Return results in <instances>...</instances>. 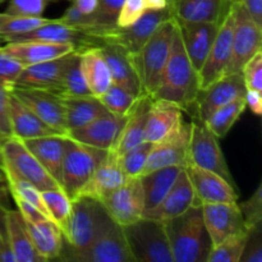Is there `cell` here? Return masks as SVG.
Returning a JSON list of instances; mask_svg holds the SVG:
<instances>
[{
  "label": "cell",
  "instance_id": "cell-1",
  "mask_svg": "<svg viewBox=\"0 0 262 262\" xmlns=\"http://www.w3.org/2000/svg\"><path fill=\"white\" fill-rule=\"evenodd\" d=\"M173 262H207L212 242L204 222L201 204L164 223Z\"/></svg>",
  "mask_w": 262,
  "mask_h": 262
},
{
  "label": "cell",
  "instance_id": "cell-2",
  "mask_svg": "<svg viewBox=\"0 0 262 262\" xmlns=\"http://www.w3.org/2000/svg\"><path fill=\"white\" fill-rule=\"evenodd\" d=\"M199 92V72L189 61L176 26L169 59L152 99H163L174 102L184 112L194 106Z\"/></svg>",
  "mask_w": 262,
  "mask_h": 262
},
{
  "label": "cell",
  "instance_id": "cell-3",
  "mask_svg": "<svg viewBox=\"0 0 262 262\" xmlns=\"http://www.w3.org/2000/svg\"><path fill=\"white\" fill-rule=\"evenodd\" d=\"M112 219L100 201L78 196L72 200V215L64 234L60 260L73 261L76 256L91 247Z\"/></svg>",
  "mask_w": 262,
  "mask_h": 262
},
{
  "label": "cell",
  "instance_id": "cell-4",
  "mask_svg": "<svg viewBox=\"0 0 262 262\" xmlns=\"http://www.w3.org/2000/svg\"><path fill=\"white\" fill-rule=\"evenodd\" d=\"M176 26L173 17L165 19L154 31L142 49L137 54H132L146 96L152 97L160 84L161 76L170 54Z\"/></svg>",
  "mask_w": 262,
  "mask_h": 262
},
{
  "label": "cell",
  "instance_id": "cell-5",
  "mask_svg": "<svg viewBox=\"0 0 262 262\" xmlns=\"http://www.w3.org/2000/svg\"><path fill=\"white\" fill-rule=\"evenodd\" d=\"M0 168L4 177L22 179L40 191L61 188L38 163L25 142L15 137L8 138L0 143Z\"/></svg>",
  "mask_w": 262,
  "mask_h": 262
},
{
  "label": "cell",
  "instance_id": "cell-6",
  "mask_svg": "<svg viewBox=\"0 0 262 262\" xmlns=\"http://www.w3.org/2000/svg\"><path fill=\"white\" fill-rule=\"evenodd\" d=\"M123 230L136 262H173L164 223L142 216Z\"/></svg>",
  "mask_w": 262,
  "mask_h": 262
},
{
  "label": "cell",
  "instance_id": "cell-7",
  "mask_svg": "<svg viewBox=\"0 0 262 262\" xmlns=\"http://www.w3.org/2000/svg\"><path fill=\"white\" fill-rule=\"evenodd\" d=\"M106 155V150L84 145L67 136L61 187L72 200L78 194Z\"/></svg>",
  "mask_w": 262,
  "mask_h": 262
},
{
  "label": "cell",
  "instance_id": "cell-8",
  "mask_svg": "<svg viewBox=\"0 0 262 262\" xmlns=\"http://www.w3.org/2000/svg\"><path fill=\"white\" fill-rule=\"evenodd\" d=\"M170 17L171 14L168 7L165 9L158 10L147 9L135 23L127 27L114 26L112 28L90 31L87 33L92 38H95L96 45L115 43L124 48L130 54H137L152 35L154 31L159 27V25Z\"/></svg>",
  "mask_w": 262,
  "mask_h": 262
},
{
  "label": "cell",
  "instance_id": "cell-9",
  "mask_svg": "<svg viewBox=\"0 0 262 262\" xmlns=\"http://www.w3.org/2000/svg\"><path fill=\"white\" fill-rule=\"evenodd\" d=\"M188 164L214 171L234 184L232 173L219 145V138L200 120L191 123Z\"/></svg>",
  "mask_w": 262,
  "mask_h": 262
},
{
  "label": "cell",
  "instance_id": "cell-10",
  "mask_svg": "<svg viewBox=\"0 0 262 262\" xmlns=\"http://www.w3.org/2000/svg\"><path fill=\"white\" fill-rule=\"evenodd\" d=\"M234 13V31H233L232 56L225 69V74L241 73L245 64L261 51L262 28L258 27L241 3H232Z\"/></svg>",
  "mask_w": 262,
  "mask_h": 262
},
{
  "label": "cell",
  "instance_id": "cell-11",
  "mask_svg": "<svg viewBox=\"0 0 262 262\" xmlns=\"http://www.w3.org/2000/svg\"><path fill=\"white\" fill-rule=\"evenodd\" d=\"M110 219L117 224H132L143 216L145 199L140 177H128L127 181L101 201Z\"/></svg>",
  "mask_w": 262,
  "mask_h": 262
},
{
  "label": "cell",
  "instance_id": "cell-12",
  "mask_svg": "<svg viewBox=\"0 0 262 262\" xmlns=\"http://www.w3.org/2000/svg\"><path fill=\"white\" fill-rule=\"evenodd\" d=\"M233 31H234V13H233V7L230 5L229 12L222 20L219 32L210 49L209 55L199 71L200 90L207 89L210 84L224 76L225 69L232 56Z\"/></svg>",
  "mask_w": 262,
  "mask_h": 262
},
{
  "label": "cell",
  "instance_id": "cell-13",
  "mask_svg": "<svg viewBox=\"0 0 262 262\" xmlns=\"http://www.w3.org/2000/svg\"><path fill=\"white\" fill-rule=\"evenodd\" d=\"M247 89L243 81L242 73L225 74L207 89L200 90L194 102L196 117L200 122H206L210 115L219 107L229 104L239 97H245Z\"/></svg>",
  "mask_w": 262,
  "mask_h": 262
},
{
  "label": "cell",
  "instance_id": "cell-14",
  "mask_svg": "<svg viewBox=\"0 0 262 262\" xmlns=\"http://www.w3.org/2000/svg\"><path fill=\"white\" fill-rule=\"evenodd\" d=\"M77 262H136L122 225L112 220L104 232L84 252L73 258Z\"/></svg>",
  "mask_w": 262,
  "mask_h": 262
},
{
  "label": "cell",
  "instance_id": "cell-15",
  "mask_svg": "<svg viewBox=\"0 0 262 262\" xmlns=\"http://www.w3.org/2000/svg\"><path fill=\"white\" fill-rule=\"evenodd\" d=\"M189 135L191 123L183 122L170 136L152 143L142 174L166 166H186L188 164Z\"/></svg>",
  "mask_w": 262,
  "mask_h": 262
},
{
  "label": "cell",
  "instance_id": "cell-16",
  "mask_svg": "<svg viewBox=\"0 0 262 262\" xmlns=\"http://www.w3.org/2000/svg\"><path fill=\"white\" fill-rule=\"evenodd\" d=\"M23 104L30 107L40 119L60 135L67 136L66 119L61 99L58 94L41 89L15 86L10 90Z\"/></svg>",
  "mask_w": 262,
  "mask_h": 262
},
{
  "label": "cell",
  "instance_id": "cell-17",
  "mask_svg": "<svg viewBox=\"0 0 262 262\" xmlns=\"http://www.w3.org/2000/svg\"><path fill=\"white\" fill-rule=\"evenodd\" d=\"M187 174L200 204H237L238 193L234 184L207 169L187 164Z\"/></svg>",
  "mask_w": 262,
  "mask_h": 262
},
{
  "label": "cell",
  "instance_id": "cell-18",
  "mask_svg": "<svg viewBox=\"0 0 262 262\" xmlns=\"http://www.w3.org/2000/svg\"><path fill=\"white\" fill-rule=\"evenodd\" d=\"M201 206L204 222L212 246H216L217 243L235 233L248 230L238 207V202L237 204H227V202L201 204Z\"/></svg>",
  "mask_w": 262,
  "mask_h": 262
},
{
  "label": "cell",
  "instance_id": "cell-19",
  "mask_svg": "<svg viewBox=\"0 0 262 262\" xmlns=\"http://www.w3.org/2000/svg\"><path fill=\"white\" fill-rule=\"evenodd\" d=\"M183 48L189 61L197 72L201 69L216 38L222 23L176 22Z\"/></svg>",
  "mask_w": 262,
  "mask_h": 262
},
{
  "label": "cell",
  "instance_id": "cell-20",
  "mask_svg": "<svg viewBox=\"0 0 262 262\" xmlns=\"http://www.w3.org/2000/svg\"><path fill=\"white\" fill-rule=\"evenodd\" d=\"M128 177L120 164V155L115 151H107V155L100 163L91 178L82 187L76 197L83 196L101 202L118 187L122 186ZM74 197V199H76Z\"/></svg>",
  "mask_w": 262,
  "mask_h": 262
},
{
  "label": "cell",
  "instance_id": "cell-21",
  "mask_svg": "<svg viewBox=\"0 0 262 262\" xmlns=\"http://www.w3.org/2000/svg\"><path fill=\"white\" fill-rule=\"evenodd\" d=\"M128 114L117 115L112 113L101 115L84 127L68 133V137L101 150L112 151L117 143L119 133L127 120Z\"/></svg>",
  "mask_w": 262,
  "mask_h": 262
},
{
  "label": "cell",
  "instance_id": "cell-22",
  "mask_svg": "<svg viewBox=\"0 0 262 262\" xmlns=\"http://www.w3.org/2000/svg\"><path fill=\"white\" fill-rule=\"evenodd\" d=\"M196 204H200V202L197 201L193 187H192L186 166H184L165 197L154 209L146 211L143 214V217L165 223L169 219H173V217L186 212L189 207Z\"/></svg>",
  "mask_w": 262,
  "mask_h": 262
},
{
  "label": "cell",
  "instance_id": "cell-23",
  "mask_svg": "<svg viewBox=\"0 0 262 262\" xmlns=\"http://www.w3.org/2000/svg\"><path fill=\"white\" fill-rule=\"evenodd\" d=\"M5 42H18V41H43V42H58V43H73L78 49L86 46L96 45L95 38L89 33L81 30L71 27L66 23L56 19H50L49 22L28 31V32L13 35L3 38Z\"/></svg>",
  "mask_w": 262,
  "mask_h": 262
},
{
  "label": "cell",
  "instance_id": "cell-24",
  "mask_svg": "<svg viewBox=\"0 0 262 262\" xmlns=\"http://www.w3.org/2000/svg\"><path fill=\"white\" fill-rule=\"evenodd\" d=\"M97 46L109 66L113 83L127 90L135 97L145 96L132 54L115 43H99Z\"/></svg>",
  "mask_w": 262,
  "mask_h": 262
},
{
  "label": "cell",
  "instance_id": "cell-25",
  "mask_svg": "<svg viewBox=\"0 0 262 262\" xmlns=\"http://www.w3.org/2000/svg\"><path fill=\"white\" fill-rule=\"evenodd\" d=\"M230 5V0H168V8L176 22L222 23Z\"/></svg>",
  "mask_w": 262,
  "mask_h": 262
},
{
  "label": "cell",
  "instance_id": "cell-26",
  "mask_svg": "<svg viewBox=\"0 0 262 262\" xmlns=\"http://www.w3.org/2000/svg\"><path fill=\"white\" fill-rule=\"evenodd\" d=\"M73 53L67 54V55L60 56V58L42 61V63L25 67L22 73L18 77L17 82H15V86L41 89L55 92L56 89L59 87V83H60L64 71H66L69 61H71Z\"/></svg>",
  "mask_w": 262,
  "mask_h": 262
},
{
  "label": "cell",
  "instance_id": "cell-27",
  "mask_svg": "<svg viewBox=\"0 0 262 262\" xmlns=\"http://www.w3.org/2000/svg\"><path fill=\"white\" fill-rule=\"evenodd\" d=\"M183 110L163 99H152L146 123L145 141L156 143L170 136L183 123Z\"/></svg>",
  "mask_w": 262,
  "mask_h": 262
},
{
  "label": "cell",
  "instance_id": "cell-28",
  "mask_svg": "<svg viewBox=\"0 0 262 262\" xmlns=\"http://www.w3.org/2000/svg\"><path fill=\"white\" fill-rule=\"evenodd\" d=\"M8 54L17 59L23 67L32 64L42 63L51 59L71 54L79 50L73 43L43 42V41H18V42H7L3 46Z\"/></svg>",
  "mask_w": 262,
  "mask_h": 262
},
{
  "label": "cell",
  "instance_id": "cell-29",
  "mask_svg": "<svg viewBox=\"0 0 262 262\" xmlns=\"http://www.w3.org/2000/svg\"><path fill=\"white\" fill-rule=\"evenodd\" d=\"M3 211V223H4L5 238L9 243L12 252L17 262H45L35 250L28 234L26 222L19 211L4 210Z\"/></svg>",
  "mask_w": 262,
  "mask_h": 262
},
{
  "label": "cell",
  "instance_id": "cell-30",
  "mask_svg": "<svg viewBox=\"0 0 262 262\" xmlns=\"http://www.w3.org/2000/svg\"><path fill=\"white\" fill-rule=\"evenodd\" d=\"M66 137L63 135H51L23 141L28 150L33 154L38 163L61 187V169H63ZM63 188V187H61Z\"/></svg>",
  "mask_w": 262,
  "mask_h": 262
},
{
  "label": "cell",
  "instance_id": "cell-31",
  "mask_svg": "<svg viewBox=\"0 0 262 262\" xmlns=\"http://www.w3.org/2000/svg\"><path fill=\"white\" fill-rule=\"evenodd\" d=\"M60 96V95H59ZM64 109L67 136L69 132L84 127L101 115L109 113L101 104L99 97L89 96H60Z\"/></svg>",
  "mask_w": 262,
  "mask_h": 262
},
{
  "label": "cell",
  "instance_id": "cell-32",
  "mask_svg": "<svg viewBox=\"0 0 262 262\" xmlns=\"http://www.w3.org/2000/svg\"><path fill=\"white\" fill-rule=\"evenodd\" d=\"M151 101H152V97L146 96V95L141 96L136 101L135 106L130 109L129 114H128L127 120H125L117 143L112 151H115L117 154L122 155V154L127 152L128 150L145 141L146 123H147Z\"/></svg>",
  "mask_w": 262,
  "mask_h": 262
},
{
  "label": "cell",
  "instance_id": "cell-33",
  "mask_svg": "<svg viewBox=\"0 0 262 262\" xmlns=\"http://www.w3.org/2000/svg\"><path fill=\"white\" fill-rule=\"evenodd\" d=\"M81 69L84 81L94 96L100 97L113 83L109 66L97 45L79 49Z\"/></svg>",
  "mask_w": 262,
  "mask_h": 262
},
{
  "label": "cell",
  "instance_id": "cell-34",
  "mask_svg": "<svg viewBox=\"0 0 262 262\" xmlns=\"http://www.w3.org/2000/svg\"><path fill=\"white\" fill-rule=\"evenodd\" d=\"M10 120H12L13 136L18 140L26 141L31 138L43 137V136L60 135L54 128L46 124L42 119H40L12 92H10Z\"/></svg>",
  "mask_w": 262,
  "mask_h": 262
},
{
  "label": "cell",
  "instance_id": "cell-35",
  "mask_svg": "<svg viewBox=\"0 0 262 262\" xmlns=\"http://www.w3.org/2000/svg\"><path fill=\"white\" fill-rule=\"evenodd\" d=\"M26 227L33 247L43 260L50 261L59 258L64 246V235L53 222H26Z\"/></svg>",
  "mask_w": 262,
  "mask_h": 262
},
{
  "label": "cell",
  "instance_id": "cell-36",
  "mask_svg": "<svg viewBox=\"0 0 262 262\" xmlns=\"http://www.w3.org/2000/svg\"><path fill=\"white\" fill-rule=\"evenodd\" d=\"M183 168L184 166H166L140 176L145 199V212L154 209L165 197Z\"/></svg>",
  "mask_w": 262,
  "mask_h": 262
},
{
  "label": "cell",
  "instance_id": "cell-37",
  "mask_svg": "<svg viewBox=\"0 0 262 262\" xmlns=\"http://www.w3.org/2000/svg\"><path fill=\"white\" fill-rule=\"evenodd\" d=\"M246 107H247V105H246V97H239V99L233 100L229 104L224 105V106L215 110V112L210 115L209 119H207L206 122H204L205 125H206L219 140H222V138H224L225 136L229 133V130L232 129L233 125L237 123V120L239 119L241 115L245 113Z\"/></svg>",
  "mask_w": 262,
  "mask_h": 262
},
{
  "label": "cell",
  "instance_id": "cell-38",
  "mask_svg": "<svg viewBox=\"0 0 262 262\" xmlns=\"http://www.w3.org/2000/svg\"><path fill=\"white\" fill-rule=\"evenodd\" d=\"M41 193L51 222L61 230L64 235L71 220L72 199L61 188L46 189Z\"/></svg>",
  "mask_w": 262,
  "mask_h": 262
},
{
  "label": "cell",
  "instance_id": "cell-39",
  "mask_svg": "<svg viewBox=\"0 0 262 262\" xmlns=\"http://www.w3.org/2000/svg\"><path fill=\"white\" fill-rule=\"evenodd\" d=\"M54 94L60 96H89L92 95L84 81L81 69V54L79 50L74 51L68 67L64 71L59 87Z\"/></svg>",
  "mask_w": 262,
  "mask_h": 262
},
{
  "label": "cell",
  "instance_id": "cell-40",
  "mask_svg": "<svg viewBox=\"0 0 262 262\" xmlns=\"http://www.w3.org/2000/svg\"><path fill=\"white\" fill-rule=\"evenodd\" d=\"M248 230L235 233L212 246L207 262H239L248 238Z\"/></svg>",
  "mask_w": 262,
  "mask_h": 262
},
{
  "label": "cell",
  "instance_id": "cell-41",
  "mask_svg": "<svg viewBox=\"0 0 262 262\" xmlns=\"http://www.w3.org/2000/svg\"><path fill=\"white\" fill-rule=\"evenodd\" d=\"M138 99L140 97H135L127 90L115 83L110 84L109 89L99 97L107 112L117 115H124L129 113Z\"/></svg>",
  "mask_w": 262,
  "mask_h": 262
},
{
  "label": "cell",
  "instance_id": "cell-42",
  "mask_svg": "<svg viewBox=\"0 0 262 262\" xmlns=\"http://www.w3.org/2000/svg\"><path fill=\"white\" fill-rule=\"evenodd\" d=\"M50 19L43 17H22L8 13H0V38L9 37L13 35L28 32Z\"/></svg>",
  "mask_w": 262,
  "mask_h": 262
},
{
  "label": "cell",
  "instance_id": "cell-43",
  "mask_svg": "<svg viewBox=\"0 0 262 262\" xmlns=\"http://www.w3.org/2000/svg\"><path fill=\"white\" fill-rule=\"evenodd\" d=\"M5 181H7L8 187H9V191L10 193H12L13 199L23 200V201L33 205V206H35L36 209L40 210V211L42 212L49 220H51L48 209H46L45 204H43L42 193H41L42 191L37 189L35 186L28 183V182L22 181V179L12 178V177H5Z\"/></svg>",
  "mask_w": 262,
  "mask_h": 262
},
{
  "label": "cell",
  "instance_id": "cell-44",
  "mask_svg": "<svg viewBox=\"0 0 262 262\" xmlns=\"http://www.w3.org/2000/svg\"><path fill=\"white\" fill-rule=\"evenodd\" d=\"M152 148V143L143 141L127 152L120 155V164L127 177H140L145 170L148 155Z\"/></svg>",
  "mask_w": 262,
  "mask_h": 262
},
{
  "label": "cell",
  "instance_id": "cell-45",
  "mask_svg": "<svg viewBox=\"0 0 262 262\" xmlns=\"http://www.w3.org/2000/svg\"><path fill=\"white\" fill-rule=\"evenodd\" d=\"M238 207L241 210L243 220H245L246 228L248 232L255 228L261 227L262 224V184L260 183L256 188L255 193L247 200V201L239 204Z\"/></svg>",
  "mask_w": 262,
  "mask_h": 262
},
{
  "label": "cell",
  "instance_id": "cell-46",
  "mask_svg": "<svg viewBox=\"0 0 262 262\" xmlns=\"http://www.w3.org/2000/svg\"><path fill=\"white\" fill-rule=\"evenodd\" d=\"M124 0H99V5L94 17L95 30L112 28L117 25V17Z\"/></svg>",
  "mask_w": 262,
  "mask_h": 262
},
{
  "label": "cell",
  "instance_id": "cell-47",
  "mask_svg": "<svg viewBox=\"0 0 262 262\" xmlns=\"http://www.w3.org/2000/svg\"><path fill=\"white\" fill-rule=\"evenodd\" d=\"M25 67L13 58L3 48H0V86L7 90H12L15 86L18 77Z\"/></svg>",
  "mask_w": 262,
  "mask_h": 262
},
{
  "label": "cell",
  "instance_id": "cell-48",
  "mask_svg": "<svg viewBox=\"0 0 262 262\" xmlns=\"http://www.w3.org/2000/svg\"><path fill=\"white\" fill-rule=\"evenodd\" d=\"M49 0H8L5 13L22 17H42Z\"/></svg>",
  "mask_w": 262,
  "mask_h": 262
},
{
  "label": "cell",
  "instance_id": "cell-49",
  "mask_svg": "<svg viewBox=\"0 0 262 262\" xmlns=\"http://www.w3.org/2000/svg\"><path fill=\"white\" fill-rule=\"evenodd\" d=\"M246 89L262 92V50L256 53L242 69Z\"/></svg>",
  "mask_w": 262,
  "mask_h": 262
},
{
  "label": "cell",
  "instance_id": "cell-50",
  "mask_svg": "<svg viewBox=\"0 0 262 262\" xmlns=\"http://www.w3.org/2000/svg\"><path fill=\"white\" fill-rule=\"evenodd\" d=\"M147 10L145 0H124L117 17L118 27H127L135 23Z\"/></svg>",
  "mask_w": 262,
  "mask_h": 262
},
{
  "label": "cell",
  "instance_id": "cell-51",
  "mask_svg": "<svg viewBox=\"0 0 262 262\" xmlns=\"http://www.w3.org/2000/svg\"><path fill=\"white\" fill-rule=\"evenodd\" d=\"M14 137L10 120V91L0 86V143Z\"/></svg>",
  "mask_w": 262,
  "mask_h": 262
},
{
  "label": "cell",
  "instance_id": "cell-52",
  "mask_svg": "<svg viewBox=\"0 0 262 262\" xmlns=\"http://www.w3.org/2000/svg\"><path fill=\"white\" fill-rule=\"evenodd\" d=\"M60 22L66 23V25L71 26V27L77 28V30H81L83 32H90L91 30L95 28V22L94 17L92 15L83 14L82 12H79L74 5L71 4V7H68L64 12V14L60 18H58Z\"/></svg>",
  "mask_w": 262,
  "mask_h": 262
},
{
  "label": "cell",
  "instance_id": "cell-53",
  "mask_svg": "<svg viewBox=\"0 0 262 262\" xmlns=\"http://www.w3.org/2000/svg\"><path fill=\"white\" fill-rule=\"evenodd\" d=\"M239 262H262L261 227L250 230Z\"/></svg>",
  "mask_w": 262,
  "mask_h": 262
},
{
  "label": "cell",
  "instance_id": "cell-54",
  "mask_svg": "<svg viewBox=\"0 0 262 262\" xmlns=\"http://www.w3.org/2000/svg\"><path fill=\"white\" fill-rule=\"evenodd\" d=\"M14 201H15V205H17V207H18V211L20 212V215H22L23 219H25L26 222L36 223V222H42V220H49L48 217H46L45 215L40 211V210L36 209L33 205H31V204H28V202L23 201V200H18V199L14 200Z\"/></svg>",
  "mask_w": 262,
  "mask_h": 262
},
{
  "label": "cell",
  "instance_id": "cell-55",
  "mask_svg": "<svg viewBox=\"0 0 262 262\" xmlns=\"http://www.w3.org/2000/svg\"><path fill=\"white\" fill-rule=\"evenodd\" d=\"M239 3L251 19L262 28V0H241Z\"/></svg>",
  "mask_w": 262,
  "mask_h": 262
},
{
  "label": "cell",
  "instance_id": "cell-56",
  "mask_svg": "<svg viewBox=\"0 0 262 262\" xmlns=\"http://www.w3.org/2000/svg\"><path fill=\"white\" fill-rule=\"evenodd\" d=\"M246 105L250 107L251 112L256 115L262 113V92L255 90H247L246 92Z\"/></svg>",
  "mask_w": 262,
  "mask_h": 262
},
{
  "label": "cell",
  "instance_id": "cell-57",
  "mask_svg": "<svg viewBox=\"0 0 262 262\" xmlns=\"http://www.w3.org/2000/svg\"><path fill=\"white\" fill-rule=\"evenodd\" d=\"M79 12L87 15H94L99 5V0H68Z\"/></svg>",
  "mask_w": 262,
  "mask_h": 262
},
{
  "label": "cell",
  "instance_id": "cell-58",
  "mask_svg": "<svg viewBox=\"0 0 262 262\" xmlns=\"http://www.w3.org/2000/svg\"><path fill=\"white\" fill-rule=\"evenodd\" d=\"M0 262H17L5 234H3L2 230H0Z\"/></svg>",
  "mask_w": 262,
  "mask_h": 262
},
{
  "label": "cell",
  "instance_id": "cell-59",
  "mask_svg": "<svg viewBox=\"0 0 262 262\" xmlns=\"http://www.w3.org/2000/svg\"><path fill=\"white\" fill-rule=\"evenodd\" d=\"M145 4L147 9H165L168 7V0H145Z\"/></svg>",
  "mask_w": 262,
  "mask_h": 262
},
{
  "label": "cell",
  "instance_id": "cell-60",
  "mask_svg": "<svg viewBox=\"0 0 262 262\" xmlns=\"http://www.w3.org/2000/svg\"><path fill=\"white\" fill-rule=\"evenodd\" d=\"M2 194H3V191H2V178H0V207H2Z\"/></svg>",
  "mask_w": 262,
  "mask_h": 262
},
{
  "label": "cell",
  "instance_id": "cell-61",
  "mask_svg": "<svg viewBox=\"0 0 262 262\" xmlns=\"http://www.w3.org/2000/svg\"><path fill=\"white\" fill-rule=\"evenodd\" d=\"M230 2H232V3H239L241 0H230Z\"/></svg>",
  "mask_w": 262,
  "mask_h": 262
},
{
  "label": "cell",
  "instance_id": "cell-62",
  "mask_svg": "<svg viewBox=\"0 0 262 262\" xmlns=\"http://www.w3.org/2000/svg\"><path fill=\"white\" fill-rule=\"evenodd\" d=\"M4 2H7V0H0V4H3Z\"/></svg>",
  "mask_w": 262,
  "mask_h": 262
}]
</instances>
